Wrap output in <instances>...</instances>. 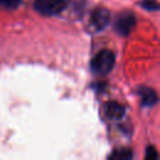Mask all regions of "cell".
<instances>
[{"label":"cell","mask_w":160,"mask_h":160,"mask_svg":"<svg viewBox=\"0 0 160 160\" xmlns=\"http://www.w3.org/2000/svg\"><path fill=\"white\" fill-rule=\"evenodd\" d=\"M69 2L70 0H35L34 9L41 15L51 16L62 12Z\"/></svg>","instance_id":"obj_2"},{"label":"cell","mask_w":160,"mask_h":160,"mask_svg":"<svg viewBox=\"0 0 160 160\" xmlns=\"http://www.w3.org/2000/svg\"><path fill=\"white\" fill-rule=\"evenodd\" d=\"M136 24V19L134 16V14L129 12V11H125L122 14H120L118 18H116V21H115V30L118 34L122 35V36H126L131 32V30L134 29Z\"/></svg>","instance_id":"obj_3"},{"label":"cell","mask_w":160,"mask_h":160,"mask_svg":"<svg viewBox=\"0 0 160 160\" xmlns=\"http://www.w3.org/2000/svg\"><path fill=\"white\" fill-rule=\"evenodd\" d=\"M20 4H21V0H0V8L8 9V10L16 9Z\"/></svg>","instance_id":"obj_8"},{"label":"cell","mask_w":160,"mask_h":160,"mask_svg":"<svg viewBox=\"0 0 160 160\" xmlns=\"http://www.w3.org/2000/svg\"><path fill=\"white\" fill-rule=\"evenodd\" d=\"M114 65H115V54L109 49H104L94 56L90 66L94 72L100 75H106L112 70Z\"/></svg>","instance_id":"obj_1"},{"label":"cell","mask_w":160,"mask_h":160,"mask_svg":"<svg viewBox=\"0 0 160 160\" xmlns=\"http://www.w3.org/2000/svg\"><path fill=\"white\" fill-rule=\"evenodd\" d=\"M158 156V152H156V150H155V148L154 146H150V148H148L146 149V155H145V158L146 159H155Z\"/></svg>","instance_id":"obj_10"},{"label":"cell","mask_w":160,"mask_h":160,"mask_svg":"<svg viewBox=\"0 0 160 160\" xmlns=\"http://www.w3.org/2000/svg\"><path fill=\"white\" fill-rule=\"evenodd\" d=\"M140 5H141L144 9L149 10V11H155V10L159 9V4H158L156 0H142V1L140 2Z\"/></svg>","instance_id":"obj_9"},{"label":"cell","mask_w":160,"mask_h":160,"mask_svg":"<svg viewBox=\"0 0 160 160\" xmlns=\"http://www.w3.org/2000/svg\"><path fill=\"white\" fill-rule=\"evenodd\" d=\"M105 110V114L106 116L110 119V120H120L124 115H125V108L116 102V101H110L105 105L104 108Z\"/></svg>","instance_id":"obj_5"},{"label":"cell","mask_w":160,"mask_h":160,"mask_svg":"<svg viewBox=\"0 0 160 160\" xmlns=\"http://www.w3.org/2000/svg\"><path fill=\"white\" fill-rule=\"evenodd\" d=\"M140 98H141V104L144 106H152L158 102V94L155 92L154 89L151 88H146V86H141L138 90Z\"/></svg>","instance_id":"obj_6"},{"label":"cell","mask_w":160,"mask_h":160,"mask_svg":"<svg viewBox=\"0 0 160 160\" xmlns=\"http://www.w3.org/2000/svg\"><path fill=\"white\" fill-rule=\"evenodd\" d=\"M110 22V11L105 8H96L90 15V25L96 31L104 30Z\"/></svg>","instance_id":"obj_4"},{"label":"cell","mask_w":160,"mask_h":160,"mask_svg":"<svg viewBox=\"0 0 160 160\" xmlns=\"http://www.w3.org/2000/svg\"><path fill=\"white\" fill-rule=\"evenodd\" d=\"M110 159H119V160H126L132 158V152L129 149H121V150H115L110 156Z\"/></svg>","instance_id":"obj_7"}]
</instances>
